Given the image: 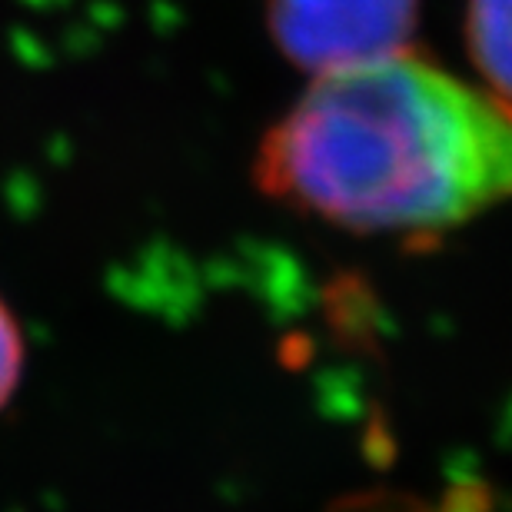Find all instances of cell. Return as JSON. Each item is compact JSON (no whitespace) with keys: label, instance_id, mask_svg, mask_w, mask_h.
I'll return each mask as SVG.
<instances>
[{"label":"cell","instance_id":"obj_1","mask_svg":"<svg viewBox=\"0 0 512 512\" xmlns=\"http://www.w3.org/2000/svg\"><path fill=\"white\" fill-rule=\"evenodd\" d=\"M253 177L353 233L446 230L512 200V104L403 50L313 77Z\"/></svg>","mask_w":512,"mask_h":512},{"label":"cell","instance_id":"obj_2","mask_svg":"<svg viewBox=\"0 0 512 512\" xmlns=\"http://www.w3.org/2000/svg\"><path fill=\"white\" fill-rule=\"evenodd\" d=\"M286 60L320 77L413 50L419 0H266Z\"/></svg>","mask_w":512,"mask_h":512},{"label":"cell","instance_id":"obj_3","mask_svg":"<svg viewBox=\"0 0 512 512\" xmlns=\"http://www.w3.org/2000/svg\"><path fill=\"white\" fill-rule=\"evenodd\" d=\"M466 50L489 94L512 104V0H466Z\"/></svg>","mask_w":512,"mask_h":512},{"label":"cell","instance_id":"obj_4","mask_svg":"<svg viewBox=\"0 0 512 512\" xmlns=\"http://www.w3.org/2000/svg\"><path fill=\"white\" fill-rule=\"evenodd\" d=\"M20 373H24V336L10 306L0 300V409L14 396Z\"/></svg>","mask_w":512,"mask_h":512}]
</instances>
